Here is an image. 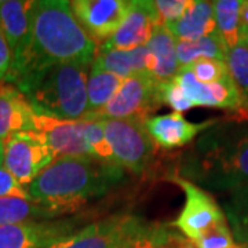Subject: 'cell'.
Here are the masks:
<instances>
[{
    "label": "cell",
    "instance_id": "cell-1",
    "mask_svg": "<svg viewBox=\"0 0 248 248\" xmlns=\"http://www.w3.org/2000/svg\"><path fill=\"white\" fill-rule=\"evenodd\" d=\"M97 47L76 19L69 1L33 0L29 47L10 84L21 90L51 66L66 62H93Z\"/></svg>",
    "mask_w": 248,
    "mask_h": 248
},
{
    "label": "cell",
    "instance_id": "cell-2",
    "mask_svg": "<svg viewBox=\"0 0 248 248\" xmlns=\"http://www.w3.org/2000/svg\"><path fill=\"white\" fill-rule=\"evenodd\" d=\"M124 177V169L91 156L58 157L27 186L32 202L60 218L108 195Z\"/></svg>",
    "mask_w": 248,
    "mask_h": 248
},
{
    "label": "cell",
    "instance_id": "cell-3",
    "mask_svg": "<svg viewBox=\"0 0 248 248\" xmlns=\"http://www.w3.org/2000/svg\"><path fill=\"white\" fill-rule=\"evenodd\" d=\"M181 172L202 189L233 192L248 186V130L213 125L185 155Z\"/></svg>",
    "mask_w": 248,
    "mask_h": 248
},
{
    "label": "cell",
    "instance_id": "cell-4",
    "mask_svg": "<svg viewBox=\"0 0 248 248\" xmlns=\"http://www.w3.org/2000/svg\"><path fill=\"white\" fill-rule=\"evenodd\" d=\"M91 62L55 65L31 80L22 91L37 115L61 120H86L87 79Z\"/></svg>",
    "mask_w": 248,
    "mask_h": 248
},
{
    "label": "cell",
    "instance_id": "cell-5",
    "mask_svg": "<svg viewBox=\"0 0 248 248\" xmlns=\"http://www.w3.org/2000/svg\"><path fill=\"white\" fill-rule=\"evenodd\" d=\"M107 141L115 161L134 174H142L151 164L155 142L140 119H102Z\"/></svg>",
    "mask_w": 248,
    "mask_h": 248
},
{
    "label": "cell",
    "instance_id": "cell-6",
    "mask_svg": "<svg viewBox=\"0 0 248 248\" xmlns=\"http://www.w3.org/2000/svg\"><path fill=\"white\" fill-rule=\"evenodd\" d=\"M145 221L133 214H115L53 241L47 248H125Z\"/></svg>",
    "mask_w": 248,
    "mask_h": 248
},
{
    "label": "cell",
    "instance_id": "cell-7",
    "mask_svg": "<svg viewBox=\"0 0 248 248\" xmlns=\"http://www.w3.org/2000/svg\"><path fill=\"white\" fill-rule=\"evenodd\" d=\"M55 160V153L36 131L16 133L3 142V166L21 185H31Z\"/></svg>",
    "mask_w": 248,
    "mask_h": 248
},
{
    "label": "cell",
    "instance_id": "cell-8",
    "mask_svg": "<svg viewBox=\"0 0 248 248\" xmlns=\"http://www.w3.org/2000/svg\"><path fill=\"white\" fill-rule=\"evenodd\" d=\"M171 182L177 184L185 193V205L178 218L172 222L190 243H195L207 232L228 222L226 215L217 204L211 195L193 182L187 181L178 172L169 177Z\"/></svg>",
    "mask_w": 248,
    "mask_h": 248
},
{
    "label": "cell",
    "instance_id": "cell-9",
    "mask_svg": "<svg viewBox=\"0 0 248 248\" xmlns=\"http://www.w3.org/2000/svg\"><path fill=\"white\" fill-rule=\"evenodd\" d=\"M159 107V83L151 75H135L123 79L110 102L89 120L140 119L145 122Z\"/></svg>",
    "mask_w": 248,
    "mask_h": 248
},
{
    "label": "cell",
    "instance_id": "cell-10",
    "mask_svg": "<svg viewBox=\"0 0 248 248\" xmlns=\"http://www.w3.org/2000/svg\"><path fill=\"white\" fill-rule=\"evenodd\" d=\"M71 9L86 33L104 45L122 27L131 1L127 0H73Z\"/></svg>",
    "mask_w": 248,
    "mask_h": 248
},
{
    "label": "cell",
    "instance_id": "cell-11",
    "mask_svg": "<svg viewBox=\"0 0 248 248\" xmlns=\"http://www.w3.org/2000/svg\"><path fill=\"white\" fill-rule=\"evenodd\" d=\"M79 218L28 221L0 226V248H47L53 241L76 231Z\"/></svg>",
    "mask_w": 248,
    "mask_h": 248
},
{
    "label": "cell",
    "instance_id": "cell-12",
    "mask_svg": "<svg viewBox=\"0 0 248 248\" xmlns=\"http://www.w3.org/2000/svg\"><path fill=\"white\" fill-rule=\"evenodd\" d=\"M175 79L178 80L179 86L184 90L185 97L193 108H218L244 113L243 98L231 76L217 83L204 84L196 79L187 69H179Z\"/></svg>",
    "mask_w": 248,
    "mask_h": 248
},
{
    "label": "cell",
    "instance_id": "cell-13",
    "mask_svg": "<svg viewBox=\"0 0 248 248\" xmlns=\"http://www.w3.org/2000/svg\"><path fill=\"white\" fill-rule=\"evenodd\" d=\"M84 125L86 120H61L37 113L33 116V131L45 138L57 159L90 156Z\"/></svg>",
    "mask_w": 248,
    "mask_h": 248
},
{
    "label": "cell",
    "instance_id": "cell-14",
    "mask_svg": "<svg viewBox=\"0 0 248 248\" xmlns=\"http://www.w3.org/2000/svg\"><path fill=\"white\" fill-rule=\"evenodd\" d=\"M159 19L151 0H133L128 14L116 33L102 47L110 50H134L149 43Z\"/></svg>",
    "mask_w": 248,
    "mask_h": 248
},
{
    "label": "cell",
    "instance_id": "cell-15",
    "mask_svg": "<svg viewBox=\"0 0 248 248\" xmlns=\"http://www.w3.org/2000/svg\"><path fill=\"white\" fill-rule=\"evenodd\" d=\"M32 4L33 0H0V28L13 53V71L7 83H11L27 55Z\"/></svg>",
    "mask_w": 248,
    "mask_h": 248
},
{
    "label": "cell",
    "instance_id": "cell-16",
    "mask_svg": "<svg viewBox=\"0 0 248 248\" xmlns=\"http://www.w3.org/2000/svg\"><path fill=\"white\" fill-rule=\"evenodd\" d=\"M214 124L215 120L190 123L179 112L153 116L145 120L146 131L149 133L153 142L167 151L186 146L187 143L195 141L199 134L210 130Z\"/></svg>",
    "mask_w": 248,
    "mask_h": 248
},
{
    "label": "cell",
    "instance_id": "cell-17",
    "mask_svg": "<svg viewBox=\"0 0 248 248\" xmlns=\"http://www.w3.org/2000/svg\"><path fill=\"white\" fill-rule=\"evenodd\" d=\"M35 110L22 91L10 84H0V142L13 134L33 131Z\"/></svg>",
    "mask_w": 248,
    "mask_h": 248
},
{
    "label": "cell",
    "instance_id": "cell-18",
    "mask_svg": "<svg viewBox=\"0 0 248 248\" xmlns=\"http://www.w3.org/2000/svg\"><path fill=\"white\" fill-rule=\"evenodd\" d=\"M94 61H97L105 71L127 79L135 75H151L153 72V57L148 47H138L134 50H110L98 46Z\"/></svg>",
    "mask_w": 248,
    "mask_h": 248
},
{
    "label": "cell",
    "instance_id": "cell-19",
    "mask_svg": "<svg viewBox=\"0 0 248 248\" xmlns=\"http://www.w3.org/2000/svg\"><path fill=\"white\" fill-rule=\"evenodd\" d=\"M177 40H199L217 32L213 1L190 0L189 7L175 24L167 27Z\"/></svg>",
    "mask_w": 248,
    "mask_h": 248
},
{
    "label": "cell",
    "instance_id": "cell-20",
    "mask_svg": "<svg viewBox=\"0 0 248 248\" xmlns=\"http://www.w3.org/2000/svg\"><path fill=\"white\" fill-rule=\"evenodd\" d=\"M146 47L153 57V79L164 83L175 78L181 69L177 57V39L169 28L164 25L156 28Z\"/></svg>",
    "mask_w": 248,
    "mask_h": 248
},
{
    "label": "cell",
    "instance_id": "cell-21",
    "mask_svg": "<svg viewBox=\"0 0 248 248\" xmlns=\"http://www.w3.org/2000/svg\"><path fill=\"white\" fill-rule=\"evenodd\" d=\"M123 79L110 72L105 71L97 61L91 62L89 79H87V98H89V115L86 120L91 119L110 102L116 91L120 87Z\"/></svg>",
    "mask_w": 248,
    "mask_h": 248
},
{
    "label": "cell",
    "instance_id": "cell-22",
    "mask_svg": "<svg viewBox=\"0 0 248 248\" xmlns=\"http://www.w3.org/2000/svg\"><path fill=\"white\" fill-rule=\"evenodd\" d=\"M228 53L229 50L223 43L218 31L199 40H177V57L181 69L204 58L226 62Z\"/></svg>",
    "mask_w": 248,
    "mask_h": 248
},
{
    "label": "cell",
    "instance_id": "cell-23",
    "mask_svg": "<svg viewBox=\"0 0 248 248\" xmlns=\"http://www.w3.org/2000/svg\"><path fill=\"white\" fill-rule=\"evenodd\" d=\"M60 217L32 200L21 197H0V226L28 221H48Z\"/></svg>",
    "mask_w": 248,
    "mask_h": 248
},
{
    "label": "cell",
    "instance_id": "cell-24",
    "mask_svg": "<svg viewBox=\"0 0 248 248\" xmlns=\"http://www.w3.org/2000/svg\"><path fill=\"white\" fill-rule=\"evenodd\" d=\"M171 226L145 223L125 248H190L193 246Z\"/></svg>",
    "mask_w": 248,
    "mask_h": 248
},
{
    "label": "cell",
    "instance_id": "cell-25",
    "mask_svg": "<svg viewBox=\"0 0 248 248\" xmlns=\"http://www.w3.org/2000/svg\"><path fill=\"white\" fill-rule=\"evenodd\" d=\"M223 213L237 244L248 248V186L229 192L223 203Z\"/></svg>",
    "mask_w": 248,
    "mask_h": 248
},
{
    "label": "cell",
    "instance_id": "cell-26",
    "mask_svg": "<svg viewBox=\"0 0 248 248\" xmlns=\"http://www.w3.org/2000/svg\"><path fill=\"white\" fill-rule=\"evenodd\" d=\"M243 3L244 1L241 0L213 1L217 31L228 50H232L240 43V14Z\"/></svg>",
    "mask_w": 248,
    "mask_h": 248
},
{
    "label": "cell",
    "instance_id": "cell-27",
    "mask_svg": "<svg viewBox=\"0 0 248 248\" xmlns=\"http://www.w3.org/2000/svg\"><path fill=\"white\" fill-rule=\"evenodd\" d=\"M226 63L232 80L243 98L244 115H248V43L240 42L236 47L229 50Z\"/></svg>",
    "mask_w": 248,
    "mask_h": 248
},
{
    "label": "cell",
    "instance_id": "cell-28",
    "mask_svg": "<svg viewBox=\"0 0 248 248\" xmlns=\"http://www.w3.org/2000/svg\"><path fill=\"white\" fill-rule=\"evenodd\" d=\"M84 140L89 148L90 156L98 160L107 161V163H115V157L112 149L107 141V135L104 130L102 120H86L84 125Z\"/></svg>",
    "mask_w": 248,
    "mask_h": 248
},
{
    "label": "cell",
    "instance_id": "cell-29",
    "mask_svg": "<svg viewBox=\"0 0 248 248\" xmlns=\"http://www.w3.org/2000/svg\"><path fill=\"white\" fill-rule=\"evenodd\" d=\"M187 69L196 79L202 81L204 84H210V83H217L219 80H223L225 78L231 76L228 63L225 61H218V60H199L195 63L182 68Z\"/></svg>",
    "mask_w": 248,
    "mask_h": 248
},
{
    "label": "cell",
    "instance_id": "cell-30",
    "mask_svg": "<svg viewBox=\"0 0 248 248\" xmlns=\"http://www.w3.org/2000/svg\"><path fill=\"white\" fill-rule=\"evenodd\" d=\"M159 98L161 105H167L174 109V112H185L192 109L193 105L187 101L184 94V90L179 86L178 80L172 78L169 81L159 83Z\"/></svg>",
    "mask_w": 248,
    "mask_h": 248
},
{
    "label": "cell",
    "instance_id": "cell-31",
    "mask_svg": "<svg viewBox=\"0 0 248 248\" xmlns=\"http://www.w3.org/2000/svg\"><path fill=\"white\" fill-rule=\"evenodd\" d=\"M192 244L195 248H243L233 237L228 222L214 228L213 231L207 232Z\"/></svg>",
    "mask_w": 248,
    "mask_h": 248
},
{
    "label": "cell",
    "instance_id": "cell-32",
    "mask_svg": "<svg viewBox=\"0 0 248 248\" xmlns=\"http://www.w3.org/2000/svg\"><path fill=\"white\" fill-rule=\"evenodd\" d=\"M155 9L159 19V25L170 27L175 24L190 4V0H156Z\"/></svg>",
    "mask_w": 248,
    "mask_h": 248
},
{
    "label": "cell",
    "instance_id": "cell-33",
    "mask_svg": "<svg viewBox=\"0 0 248 248\" xmlns=\"http://www.w3.org/2000/svg\"><path fill=\"white\" fill-rule=\"evenodd\" d=\"M0 197H21L31 200L27 186L21 185L3 164H0Z\"/></svg>",
    "mask_w": 248,
    "mask_h": 248
},
{
    "label": "cell",
    "instance_id": "cell-34",
    "mask_svg": "<svg viewBox=\"0 0 248 248\" xmlns=\"http://www.w3.org/2000/svg\"><path fill=\"white\" fill-rule=\"evenodd\" d=\"M13 71V53L9 42L0 28V81L7 83Z\"/></svg>",
    "mask_w": 248,
    "mask_h": 248
},
{
    "label": "cell",
    "instance_id": "cell-35",
    "mask_svg": "<svg viewBox=\"0 0 248 248\" xmlns=\"http://www.w3.org/2000/svg\"><path fill=\"white\" fill-rule=\"evenodd\" d=\"M248 33V0L243 3L241 14H240V42L246 39Z\"/></svg>",
    "mask_w": 248,
    "mask_h": 248
},
{
    "label": "cell",
    "instance_id": "cell-36",
    "mask_svg": "<svg viewBox=\"0 0 248 248\" xmlns=\"http://www.w3.org/2000/svg\"><path fill=\"white\" fill-rule=\"evenodd\" d=\"M0 164H3V143L0 142Z\"/></svg>",
    "mask_w": 248,
    "mask_h": 248
},
{
    "label": "cell",
    "instance_id": "cell-37",
    "mask_svg": "<svg viewBox=\"0 0 248 248\" xmlns=\"http://www.w3.org/2000/svg\"><path fill=\"white\" fill-rule=\"evenodd\" d=\"M243 42H246V43H248V33H247V36H246V39H244Z\"/></svg>",
    "mask_w": 248,
    "mask_h": 248
},
{
    "label": "cell",
    "instance_id": "cell-38",
    "mask_svg": "<svg viewBox=\"0 0 248 248\" xmlns=\"http://www.w3.org/2000/svg\"><path fill=\"white\" fill-rule=\"evenodd\" d=\"M190 248H195V246H192V247H190Z\"/></svg>",
    "mask_w": 248,
    "mask_h": 248
},
{
    "label": "cell",
    "instance_id": "cell-39",
    "mask_svg": "<svg viewBox=\"0 0 248 248\" xmlns=\"http://www.w3.org/2000/svg\"><path fill=\"white\" fill-rule=\"evenodd\" d=\"M1 83H3V81H0V84H1Z\"/></svg>",
    "mask_w": 248,
    "mask_h": 248
}]
</instances>
